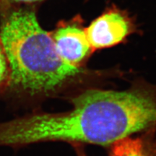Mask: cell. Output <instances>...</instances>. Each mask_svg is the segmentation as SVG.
<instances>
[{"mask_svg":"<svg viewBox=\"0 0 156 156\" xmlns=\"http://www.w3.org/2000/svg\"><path fill=\"white\" fill-rule=\"evenodd\" d=\"M46 0H0V15L9 9L22 6H36L40 5Z\"/></svg>","mask_w":156,"mask_h":156,"instance_id":"7","label":"cell"},{"mask_svg":"<svg viewBox=\"0 0 156 156\" xmlns=\"http://www.w3.org/2000/svg\"><path fill=\"white\" fill-rule=\"evenodd\" d=\"M132 20L125 12L114 7L104 12L86 28L93 51L121 44L134 30Z\"/></svg>","mask_w":156,"mask_h":156,"instance_id":"4","label":"cell"},{"mask_svg":"<svg viewBox=\"0 0 156 156\" xmlns=\"http://www.w3.org/2000/svg\"><path fill=\"white\" fill-rule=\"evenodd\" d=\"M68 99L67 112H34L0 122V146L54 141L112 146L156 126V85L146 81L123 90L89 87Z\"/></svg>","mask_w":156,"mask_h":156,"instance_id":"1","label":"cell"},{"mask_svg":"<svg viewBox=\"0 0 156 156\" xmlns=\"http://www.w3.org/2000/svg\"><path fill=\"white\" fill-rule=\"evenodd\" d=\"M10 70L7 56L0 41V94L5 93L8 85Z\"/></svg>","mask_w":156,"mask_h":156,"instance_id":"6","label":"cell"},{"mask_svg":"<svg viewBox=\"0 0 156 156\" xmlns=\"http://www.w3.org/2000/svg\"><path fill=\"white\" fill-rule=\"evenodd\" d=\"M75 147H76V151H77V152L78 156H86L83 151H81L80 147L79 146H75Z\"/></svg>","mask_w":156,"mask_h":156,"instance_id":"8","label":"cell"},{"mask_svg":"<svg viewBox=\"0 0 156 156\" xmlns=\"http://www.w3.org/2000/svg\"><path fill=\"white\" fill-rule=\"evenodd\" d=\"M108 156H156V137L151 130L137 137L129 136L111 146Z\"/></svg>","mask_w":156,"mask_h":156,"instance_id":"5","label":"cell"},{"mask_svg":"<svg viewBox=\"0 0 156 156\" xmlns=\"http://www.w3.org/2000/svg\"><path fill=\"white\" fill-rule=\"evenodd\" d=\"M49 34L56 52L63 61L74 67H85L93 50L82 17L76 16L69 20L60 21Z\"/></svg>","mask_w":156,"mask_h":156,"instance_id":"3","label":"cell"},{"mask_svg":"<svg viewBox=\"0 0 156 156\" xmlns=\"http://www.w3.org/2000/svg\"><path fill=\"white\" fill-rule=\"evenodd\" d=\"M38 10L36 6H22L0 15V41L10 70L4 95L33 105L48 98H69L116 75L74 67L63 61L49 32L38 22Z\"/></svg>","mask_w":156,"mask_h":156,"instance_id":"2","label":"cell"}]
</instances>
